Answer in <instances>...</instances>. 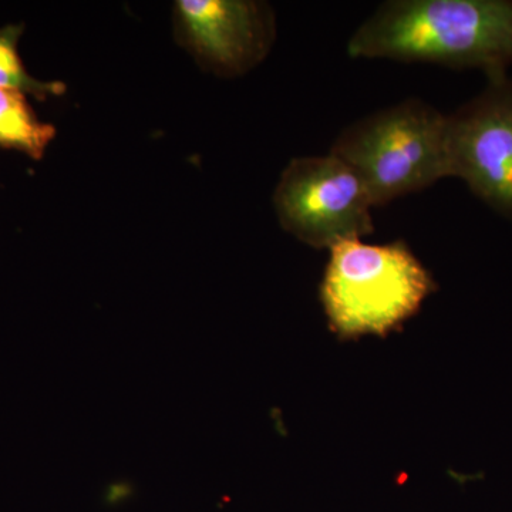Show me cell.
Returning a JSON list of instances; mask_svg holds the SVG:
<instances>
[{"instance_id":"obj_6","label":"cell","mask_w":512,"mask_h":512,"mask_svg":"<svg viewBox=\"0 0 512 512\" xmlns=\"http://www.w3.org/2000/svg\"><path fill=\"white\" fill-rule=\"evenodd\" d=\"M174 35L204 72L232 79L259 66L276 39L274 9L255 0H177Z\"/></svg>"},{"instance_id":"obj_7","label":"cell","mask_w":512,"mask_h":512,"mask_svg":"<svg viewBox=\"0 0 512 512\" xmlns=\"http://www.w3.org/2000/svg\"><path fill=\"white\" fill-rule=\"evenodd\" d=\"M55 137L56 128L39 120L26 94L0 87V147L42 160Z\"/></svg>"},{"instance_id":"obj_5","label":"cell","mask_w":512,"mask_h":512,"mask_svg":"<svg viewBox=\"0 0 512 512\" xmlns=\"http://www.w3.org/2000/svg\"><path fill=\"white\" fill-rule=\"evenodd\" d=\"M448 178H460L495 212L512 220V80L488 77L487 86L447 114Z\"/></svg>"},{"instance_id":"obj_1","label":"cell","mask_w":512,"mask_h":512,"mask_svg":"<svg viewBox=\"0 0 512 512\" xmlns=\"http://www.w3.org/2000/svg\"><path fill=\"white\" fill-rule=\"evenodd\" d=\"M352 59L480 69L487 77L512 66V2L389 0L356 29Z\"/></svg>"},{"instance_id":"obj_3","label":"cell","mask_w":512,"mask_h":512,"mask_svg":"<svg viewBox=\"0 0 512 512\" xmlns=\"http://www.w3.org/2000/svg\"><path fill=\"white\" fill-rule=\"evenodd\" d=\"M446 117L406 99L343 128L329 153L350 165L373 205L383 207L448 178Z\"/></svg>"},{"instance_id":"obj_8","label":"cell","mask_w":512,"mask_h":512,"mask_svg":"<svg viewBox=\"0 0 512 512\" xmlns=\"http://www.w3.org/2000/svg\"><path fill=\"white\" fill-rule=\"evenodd\" d=\"M25 32L23 25H9L0 28V87L16 90L46 100L52 96H62L66 93V84L62 82H42L30 76L25 69L18 52L20 37Z\"/></svg>"},{"instance_id":"obj_4","label":"cell","mask_w":512,"mask_h":512,"mask_svg":"<svg viewBox=\"0 0 512 512\" xmlns=\"http://www.w3.org/2000/svg\"><path fill=\"white\" fill-rule=\"evenodd\" d=\"M282 229L312 248L332 249L375 231L372 198L359 175L332 153L293 158L276 184Z\"/></svg>"},{"instance_id":"obj_2","label":"cell","mask_w":512,"mask_h":512,"mask_svg":"<svg viewBox=\"0 0 512 512\" xmlns=\"http://www.w3.org/2000/svg\"><path fill=\"white\" fill-rule=\"evenodd\" d=\"M434 289L429 271L404 242L350 239L330 249L320 301L339 338L384 336L412 318Z\"/></svg>"}]
</instances>
